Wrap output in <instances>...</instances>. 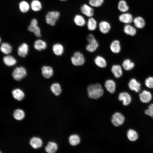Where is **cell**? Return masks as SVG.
Returning <instances> with one entry per match:
<instances>
[{"label":"cell","instance_id":"17","mask_svg":"<svg viewBox=\"0 0 153 153\" xmlns=\"http://www.w3.org/2000/svg\"><path fill=\"white\" fill-rule=\"evenodd\" d=\"M3 60L4 64L8 67L13 66L17 63L16 60L12 55H7L3 57Z\"/></svg>","mask_w":153,"mask_h":153},{"label":"cell","instance_id":"6","mask_svg":"<svg viewBox=\"0 0 153 153\" xmlns=\"http://www.w3.org/2000/svg\"><path fill=\"white\" fill-rule=\"evenodd\" d=\"M80 9L82 14L88 18L93 17L94 15V11L93 7L89 4H82L81 6Z\"/></svg>","mask_w":153,"mask_h":153},{"label":"cell","instance_id":"19","mask_svg":"<svg viewBox=\"0 0 153 153\" xmlns=\"http://www.w3.org/2000/svg\"><path fill=\"white\" fill-rule=\"evenodd\" d=\"M104 86L106 89L110 93H113L115 92L116 84L113 80L110 79L107 80L105 82Z\"/></svg>","mask_w":153,"mask_h":153},{"label":"cell","instance_id":"30","mask_svg":"<svg viewBox=\"0 0 153 153\" xmlns=\"http://www.w3.org/2000/svg\"><path fill=\"white\" fill-rule=\"evenodd\" d=\"M124 31L126 34L131 36L134 35L136 33V30L135 28L129 24L125 26Z\"/></svg>","mask_w":153,"mask_h":153},{"label":"cell","instance_id":"21","mask_svg":"<svg viewBox=\"0 0 153 153\" xmlns=\"http://www.w3.org/2000/svg\"><path fill=\"white\" fill-rule=\"evenodd\" d=\"M47 46L46 42L40 39L36 40L34 44V48L39 51H41L45 49Z\"/></svg>","mask_w":153,"mask_h":153},{"label":"cell","instance_id":"7","mask_svg":"<svg viewBox=\"0 0 153 153\" xmlns=\"http://www.w3.org/2000/svg\"><path fill=\"white\" fill-rule=\"evenodd\" d=\"M125 121V117L120 112H117L112 116L111 122L112 124L116 126H118L122 124Z\"/></svg>","mask_w":153,"mask_h":153},{"label":"cell","instance_id":"5","mask_svg":"<svg viewBox=\"0 0 153 153\" xmlns=\"http://www.w3.org/2000/svg\"><path fill=\"white\" fill-rule=\"evenodd\" d=\"M37 21L35 19H33L28 27V30L34 33L36 36L40 37L41 36V30L37 26Z\"/></svg>","mask_w":153,"mask_h":153},{"label":"cell","instance_id":"4","mask_svg":"<svg viewBox=\"0 0 153 153\" xmlns=\"http://www.w3.org/2000/svg\"><path fill=\"white\" fill-rule=\"evenodd\" d=\"M60 16V12L58 11H52L48 12L46 16V23L51 26H54Z\"/></svg>","mask_w":153,"mask_h":153},{"label":"cell","instance_id":"31","mask_svg":"<svg viewBox=\"0 0 153 153\" xmlns=\"http://www.w3.org/2000/svg\"><path fill=\"white\" fill-rule=\"evenodd\" d=\"M118 8L120 11L124 13L126 12L129 9V7L124 0H120L119 1Z\"/></svg>","mask_w":153,"mask_h":153},{"label":"cell","instance_id":"41","mask_svg":"<svg viewBox=\"0 0 153 153\" xmlns=\"http://www.w3.org/2000/svg\"><path fill=\"white\" fill-rule=\"evenodd\" d=\"M145 113L153 118V104H150L148 109L145 111Z\"/></svg>","mask_w":153,"mask_h":153},{"label":"cell","instance_id":"9","mask_svg":"<svg viewBox=\"0 0 153 153\" xmlns=\"http://www.w3.org/2000/svg\"><path fill=\"white\" fill-rule=\"evenodd\" d=\"M98 27L99 31L101 33L105 34L109 32L111 26L108 22L104 20L100 21L98 23Z\"/></svg>","mask_w":153,"mask_h":153},{"label":"cell","instance_id":"14","mask_svg":"<svg viewBox=\"0 0 153 153\" xmlns=\"http://www.w3.org/2000/svg\"><path fill=\"white\" fill-rule=\"evenodd\" d=\"M118 99L122 101L124 105H129L131 101V98L130 95L126 92H122L120 93L118 96Z\"/></svg>","mask_w":153,"mask_h":153},{"label":"cell","instance_id":"12","mask_svg":"<svg viewBox=\"0 0 153 153\" xmlns=\"http://www.w3.org/2000/svg\"><path fill=\"white\" fill-rule=\"evenodd\" d=\"M41 73L43 76L46 78H49L52 76L54 70L52 68L49 66L44 65L41 69Z\"/></svg>","mask_w":153,"mask_h":153},{"label":"cell","instance_id":"15","mask_svg":"<svg viewBox=\"0 0 153 153\" xmlns=\"http://www.w3.org/2000/svg\"><path fill=\"white\" fill-rule=\"evenodd\" d=\"M118 18L120 22L127 24L131 23L133 20L132 14L126 12L120 14Z\"/></svg>","mask_w":153,"mask_h":153},{"label":"cell","instance_id":"38","mask_svg":"<svg viewBox=\"0 0 153 153\" xmlns=\"http://www.w3.org/2000/svg\"><path fill=\"white\" fill-rule=\"evenodd\" d=\"M104 0H89L88 4L93 8L101 6L103 4Z\"/></svg>","mask_w":153,"mask_h":153},{"label":"cell","instance_id":"2","mask_svg":"<svg viewBox=\"0 0 153 153\" xmlns=\"http://www.w3.org/2000/svg\"><path fill=\"white\" fill-rule=\"evenodd\" d=\"M72 64L75 66H80L83 65L85 61V58L82 53L79 51L74 52L71 58Z\"/></svg>","mask_w":153,"mask_h":153},{"label":"cell","instance_id":"23","mask_svg":"<svg viewBox=\"0 0 153 153\" xmlns=\"http://www.w3.org/2000/svg\"><path fill=\"white\" fill-rule=\"evenodd\" d=\"M111 71L114 76L116 78H119L122 75V71L120 65H113L112 67Z\"/></svg>","mask_w":153,"mask_h":153},{"label":"cell","instance_id":"42","mask_svg":"<svg viewBox=\"0 0 153 153\" xmlns=\"http://www.w3.org/2000/svg\"><path fill=\"white\" fill-rule=\"evenodd\" d=\"M60 1H67V0H59Z\"/></svg>","mask_w":153,"mask_h":153},{"label":"cell","instance_id":"36","mask_svg":"<svg viewBox=\"0 0 153 153\" xmlns=\"http://www.w3.org/2000/svg\"><path fill=\"white\" fill-rule=\"evenodd\" d=\"M122 65L124 69L129 71L131 70L134 67V64L130 60L126 59L124 61Z\"/></svg>","mask_w":153,"mask_h":153},{"label":"cell","instance_id":"8","mask_svg":"<svg viewBox=\"0 0 153 153\" xmlns=\"http://www.w3.org/2000/svg\"><path fill=\"white\" fill-rule=\"evenodd\" d=\"M88 43L86 45V50L90 52H93L96 51L99 46V44L95 37L88 41Z\"/></svg>","mask_w":153,"mask_h":153},{"label":"cell","instance_id":"11","mask_svg":"<svg viewBox=\"0 0 153 153\" xmlns=\"http://www.w3.org/2000/svg\"><path fill=\"white\" fill-rule=\"evenodd\" d=\"M29 51V46L28 44L23 43L19 46L17 49V53L20 57H25L27 55Z\"/></svg>","mask_w":153,"mask_h":153},{"label":"cell","instance_id":"25","mask_svg":"<svg viewBox=\"0 0 153 153\" xmlns=\"http://www.w3.org/2000/svg\"><path fill=\"white\" fill-rule=\"evenodd\" d=\"M133 22L135 26L139 29L143 28L145 24L144 19L141 16L135 17L133 19Z\"/></svg>","mask_w":153,"mask_h":153},{"label":"cell","instance_id":"1","mask_svg":"<svg viewBox=\"0 0 153 153\" xmlns=\"http://www.w3.org/2000/svg\"><path fill=\"white\" fill-rule=\"evenodd\" d=\"M88 96L89 97L98 99L101 97L104 94V90L99 83L91 84L88 86L87 88Z\"/></svg>","mask_w":153,"mask_h":153},{"label":"cell","instance_id":"16","mask_svg":"<svg viewBox=\"0 0 153 153\" xmlns=\"http://www.w3.org/2000/svg\"><path fill=\"white\" fill-rule=\"evenodd\" d=\"M94 62L97 67L101 68H105L107 65L106 60L103 56L100 55L97 56L95 58Z\"/></svg>","mask_w":153,"mask_h":153},{"label":"cell","instance_id":"20","mask_svg":"<svg viewBox=\"0 0 153 153\" xmlns=\"http://www.w3.org/2000/svg\"><path fill=\"white\" fill-rule=\"evenodd\" d=\"M52 50L56 56H60L63 53L64 48L63 46L60 43L54 44L52 47Z\"/></svg>","mask_w":153,"mask_h":153},{"label":"cell","instance_id":"40","mask_svg":"<svg viewBox=\"0 0 153 153\" xmlns=\"http://www.w3.org/2000/svg\"><path fill=\"white\" fill-rule=\"evenodd\" d=\"M146 86L150 88H153V77H150L146 79L145 81Z\"/></svg>","mask_w":153,"mask_h":153},{"label":"cell","instance_id":"26","mask_svg":"<svg viewBox=\"0 0 153 153\" xmlns=\"http://www.w3.org/2000/svg\"><path fill=\"white\" fill-rule=\"evenodd\" d=\"M12 47L11 45L7 42H3L1 45L0 50L3 54L8 55L12 51Z\"/></svg>","mask_w":153,"mask_h":153},{"label":"cell","instance_id":"22","mask_svg":"<svg viewBox=\"0 0 153 153\" xmlns=\"http://www.w3.org/2000/svg\"><path fill=\"white\" fill-rule=\"evenodd\" d=\"M128 86L130 89L136 92H139L141 89L140 83L134 78L131 79L129 82Z\"/></svg>","mask_w":153,"mask_h":153},{"label":"cell","instance_id":"37","mask_svg":"<svg viewBox=\"0 0 153 153\" xmlns=\"http://www.w3.org/2000/svg\"><path fill=\"white\" fill-rule=\"evenodd\" d=\"M69 141L70 144L71 145L75 146L80 143V138L77 135H72L69 137Z\"/></svg>","mask_w":153,"mask_h":153},{"label":"cell","instance_id":"27","mask_svg":"<svg viewBox=\"0 0 153 153\" xmlns=\"http://www.w3.org/2000/svg\"><path fill=\"white\" fill-rule=\"evenodd\" d=\"M12 94L14 98L19 101L22 100L24 97L23 92L19 88H16L13 90Z\"/></svg>","mask_w":153,"mask_h":153},{"label":"cell","instance_id":"34","mask_svg":"<svg viewBox=\"0 0 153 153\" xmlns=\"http://www.w3.org/2000/svg\"><path fill=\"white\" fill-rule=\"evenodd\" d=\"M127 136L128 139L131 141H136L138 137V135L136 131L131 129L128 131Z\"/></svg>","mask_w":153,"mask_h":153},{"label":"cell","instance_id":"39","mask_svg":"<svg viewBox=\"0 0 153 153\" xmlns=\"http://www.w3.org/2000/svg\"><path fill=\"white\" fill-rule=\"evenodd\" d=\"M13 116L16 119L20 120L23 119L24 117V113L22 110L17 109L14 111Z\"/></svg>","mask_w":153,"mask_h":153},{"label":"cell","instance_id":"13","mask_svg":"<svg viewBox=\"0 0 153 153\" xmlns=\"http://www.w3.org/2000/svg\"><path fill=\"white\" fill-rule=\"evenodd\" d=\"M98 24L96 20L92 17L88 18L86 25L89 31H93L96 30L98 27Z\"/></svg>","mask_w":153,"mask_h":153},{"label":"cell","instance_id":"10","mask_svg":"<svg viewBox=\"0 0 153 153\" xmlns=\"http://www.w3.org/2000/svg\"><path fill=\"white\" fill-rule=\"evenodd\" d=\"M73 21L75 25L79 27H82L85 26L87 22L84 16L79 14H76L75 16Z\"/></svg>","mask_w":153,"mask_h":153},{"label":"cell","instance_id":"24","mask_svg":"<svg viewBox=\"0 0 153 153\" xmlns=\"http://www.w3.org/2000/svg\"><path fill=\"white\" fill-rule=\"evenodd\" d=\"M111 51L113 53H118L120 52L121 47L120 41L115 40L112 41L110 46Z\"/></svg>","mask_w":153,"mask_h":153},{"label":"cell","instance_id":"18","mask_svg":"<svg viewBox=\"0 0 153 153\" xmlns=\"http://www.w3.org/2000/svg\"><path fill=\"white\" fill-rule=\"evenodd\" d=\"M141 101L143 103H148L152 99V95L149 92L145 90H143L139 95Z\"/></svg>","mask_w":153,"mask_h":153},{"label":"cell","instance_id":"33","mask_svg":"<svg viewBox=\"0 0 153 153\" xmlns=\"http://www.w3.org/2000/svg\"><path fill=\"white\" fill-rule=\"evenodd\" d=\"M30 6L32 10L35 12L40 10L42 7L41 2L38 0H33L31 3Z\"/></svg>","mask_w":153,"mask_h":153},{"label":"cell","instance_id":"32","mask_svg":"<svg viewBox=\"0 0 153 153\" xmlns=\"http://www.w3.org/2000/svg\"><path fill=\"white\" fill-rule=\"evenodd\" d=\"M58 146L57 144L55 143L49 142L45 148L46 151L48 153H53L57 150Z\"/></svg>","mask_w":153,"mask_h":153},{"label":"cell","instance_id":"3","mask_svg":"<svg viewBox=\"0 0 153 153\" xmlns=\"http://www.w3.org/2000/svg\"><path fill=\"white\" fill-rule=\"evenodd\" d=\"M27 72L25 67L22 66L16 67L12 73V76L14 80L20 81L27 76Z\"/></svg>","mask_w":153,"mask_h":153},{"label":"cell","instance_id":"29","mask_svg":"<svg viewBox=\"0 0 153 153\" xmlns=\"http://www.w3.org/2000/svg\"><path fill=\"white\" fill-rule=\"evenodd\" d=\"M30 144L33 148L37 149L41 146L42 141L39 138L33 137L30 140Z\"/></svg>","mask_w":153,"mask_h":153},{"label":"cell","instance_id":"35","mask_svg":"<svg viewBox=\"0 0 153 153\" xmlns=\"http://www.w3.org/2000/svg\"><path fill=\"white\" fill-rule=\"evenodd\" d=\"M20 10L23 13L27 12L29 10L30 7L28 3L25 1H22L19 4Z\"/></svg>","mask_w":153,"mask_h":153},{"label":"cell","instance_id":"28","mask_svg":"<svg viewBox=\"0 0 153 153\" xmlns=\"http://www.w3.org/2000/svg\"><path fill=\"white\" fill-rule=\"evenodd\" d=\"M50 89L54 94L56 96L59 95L61 92V85L58 82L52 84L50 86Z\"/></svg>","mask_w":153,"mask_h":153}]
</instances>
